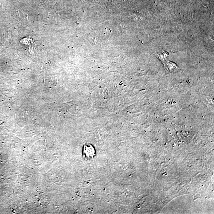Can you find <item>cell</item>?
Returning <instances> with one entry per match:
<instances>
[{"label":"cell","mask_w":214,"mask_h":214,"mask_svg":"<svg viewBox=\"0 0 214 214\" xmlns=\"http://www.w3.org/2000/svg\"><path fill=\"white\" fill-rule=\"evenodd\" d=\"M95 154V150L93 145L90 144H86L84 146L83 154L85 159H91L93 158Z\"/></svg>","instance_id":"cell-1"}]
</instances>
